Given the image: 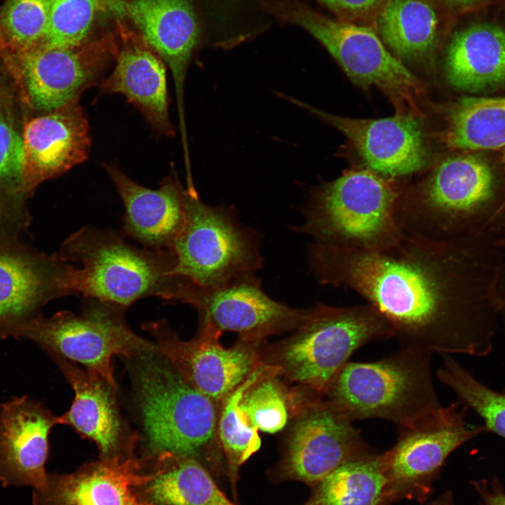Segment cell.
I'll list each match as a JSON object with an SVG mask.
<instances>
[{"instance_id":"1","label":"cell","mask_w":505,"mask_h":505,"mask_svg":"<svg viewBox=\"0 0 505 505\" xmlns=\"http://www.w3.org/2000/svg\"><path fill=\"white\" fill-rule=\"evenodd\" d=\"M499 236L489 231L434 241L402 231L375 250L313 244L309 264L319 283L365 299L400 348L482 357L492 349L499 318L505 250Z\"/></svg>"},{"instance_id":"2","label":"cell","mask_w":505,"mask_h":505,"mask_svg":"<svg viewBox=\"0 0 505 505\" xmlns=\"http://www.w3.org/2000/svg\"><path fill=\"white\" fill-rule=\"evenodd\" d=\"M505 181L483 156L468 152L446 159L412 190L400 189L394 217L404 233L447 241L478 233H501Z\"/></svg>"},{"instance_id":"3","label":"cell","mask_w":505,"mask_h":505,"mask_svg":"<svg viewBox=\"0 0 505 505\" xmlns=\"http://www.w3.org/2000/svg\"><path fill=\"white\" fill-rule=\"evenodd\" d=\"M74 267L76 295L124 307L156 297L194 305L198 288L176 274L172 250L137 247L123 233L85 226L69 236L58 252Z\"/></svg>"},{"instance_id":"4","label":"cell","mask_w":505,"mask_h":505,"mask_svg":"<svg viewBox=\"0 0 505 505\" xmlns=\"http://www.w3.org/2000/svg\"><path fill=\"white\" fill-rule=\"evenodd\" d=\"M430 354L400 348L374 362H347L323 397L351 421L380 419L410 426L438 411Z\"/></svg>"},{"instance_id":"5","label":"cell","mask_w":505,"mask_h":505,"mask_svg":"<svg viewBox=\"0 0 505 505\" xmlns=\"http://www.w3.org/2000/svg\"><path fill=\"white\" fill-rule=\"evenodd\" d=\"M400 188L369 169L346 171L314 191L295 230L314 244L375 250L401 234L394 217Z\"/></svg>"},{"instance_id":"6","label":"cell","mask_w":505,"mask_h":505,"mask_svg":"<svg viewBox=\"0 0 505 505\" xmlns=\"http://www.w3.org/2000/svg\"><path fill=\"white\" fill-rule=\"evenodd\" d=\"M390 337L388 323L368 303L351 307L318 303L292 335L274 347L267 364L278 368L288 382L323 396L356 351Z\"/></svg>"},{"instance_id":"7","label":"cell","mask_w":505,"mask_h":505,"mask_svg":"<svg viewBox=\"0 0 505 505\" xmlns=\"http://www.w3.org/2000/svg\"><path fill=\"white\" fill-rule=\"evenodd\" d=\"M136 358L137 395L149 450L196 458L217 438V403L189 384L158 349Z\"/></svg>"},{"instance_id":"8","label":"cell","mask_w":505,"mask_h":505,"mask_svg":"<svg viewBox=\"0 0 505 505\" xmlns=\"http://www.w3.org/2000/svg\"><path fill=\"white\" fill-rule=\"evenodd\" d=\"M184 204L185 223L172 249L177 274L214 290L262 267L260 236L240 222L234 208L207 205L187 189Z\"/></svg>"},{"instance_id":"9","label":"cell","mask_w":505,"mask_h":505,"mask_svg":"<svg viewBox=\"0 0 505 505\" xmlns=\"http://www.w3.org/2000/svg\"><path fill=\"white\" fill-rule=\"evenodd\" d=\"M276 7L281 16L318 40L353 83L365 90L377 88L397 114L420 118L424 84L387 50L371 27L329 18L292 0Z\"/></svg>"},{"instance_id":"10","label":"cell","mask_w":505,"mask_h":505,"mask_svg":"<svg viewBox=\"0 0 505 505\" xmlns=\"http://www.w3.org/2000/svg\"><path fill=\"white\" fill-rule=\"evenodd\" d=\"M82 311H59L50 317L35 316L15 328L10 336L36 342L53 357L79 363L101 375L117 389L112 360L132 359L156 350V344L135 334L124 318L126 307L84 297Z\"/></svg>"},{"instance_id":"11","label":"cell","mask_w":505,"mask_h":505,"mask_svg":"<svg viewBox=\"0 0 505 505\" xmlns=\"http://www.w3.org/2000/svg\"><path fill=\"white\" fill-rule=\"evenodd\" d=\"M467 408L457 401L406 427L398 428L391 449L379 454L389 504L400 499L424 502L447 458L485 431L466 422Z\"/></svg>"},{"instance_id":"12","label":"cell","mask_w":505,"mask_h":505,"mask_svg":"<svg viewBox=\"0 0 505 505\" xmlns=\"http://www.w3.org/2000/svg\"><path fill=\"white\" fill-rule=\"evenodd\" d=\"M154 337L159 352L194 388L216 403L222 401L264 362L257 352L259 344L240 339L224 347L221 332L200 325L197 337L181 339L166 321L144 325Z\"/></svg>"},{"instance_id":"13","label":"cell","mask_w":505,"mask_h":505,"mask_svg":"<svg viewBox=\"0 0 505 505\" xmlns=\"http://www.w3.org/2000/svg\"><path fill=\"white\" fill-rule=\"evenodd\" d=\"M294 417L280 466L283 477L315 486L343 462L372 450L353 422L324 397Z\"/></svg>"},{"instance_id":"14","label":"cell","mask_w":505,"mask_h":505,"mask_svg":"<svg viewBox=\"0 0 505 505\" xmlns=\"http://www.w3.org/2000/svg\"><path fill=\"white\" fill-rule=\"evenodd\" d=\"M194 308L200 325L222 332H234L243 341L259 344L265 337L294 331L309 314L311 307L297 309L276 302L249 275L214 290H201Z\"/></svg>"},{"instance_id":"15","label":"cell","mask_w":505,"mask_h":505,"mask_svg":"<svg viewBox=\"0 0 505 505\" xmlns=\"http://www.w3.org/2000/svg\"><path fill=\"white\" fill-rule=\"evenodd\" d=\"M285 97L339 130L354 144L368 169L387 180L417 173L427 163L428 152L419 117L396 114L377 119H352Z\"/></svg>"},{"instance_id":"16","label":"cell","mask_w":505,"mask_h":505,"mask_svg":"<svg viewBox=\"0 0 505 505\" xmlns=\"http://www.w3.org/2000/svg\"><path fill=\"white\" fill-rule=\"evenodd\" d=\"M74 266L58 253L0 248V339L49 301L75 295Z\"/></svg>"},{"instance_id":"17","label":"cell","mask_w":505,"mask_h":505,"mask_svg":"<svg viewBox=\"0 0 505 505\" xmlns=\"http://www.w3.org/2000/svg\"><path fill=\"white\" fill-rule=\"evenodd\" d=\"M89 132L78 101L29 121L22 136V191H30L83 162L90 152Z\"/></svg>"},{"instance_id":"18","label":"cell","mask_w":505,"mask_h":505,"mask_svg":"<svg viewBox=\"0 0 505 505\" xmlns=\"http://www.w3.org/2000/svg\"><path fill=\"white\" fill-rule=\"evenodd\" d=\"M131 456L100 457L68 474L48 473L33 505H153L139 494L151 478Z\"/></svg>"},{"instance_id":"19","label":"cell","mask_w":505,"mask_h":505,"mask_svg":"<svg viewBox=\"0 0 505 505\" xmlns=\"http://www.w3.org/2000/svg\"><path fill=\"white\" fill-rule=\"evenodd\" d=\"M58 424L59 417L27 396L1 406L0 482L4 487L36 489L46 483L48 434Z\"/></svg>"},{"instance_id":"20","label":"cell","mask_w":505,"mask_h":505,"mask_svg":"<svg viewBox=\"0 0 505 505\" xmlns=\"http://www.w3.org/2000/svg\"><path fill=\"white\" fill-rule=\"evenodd\" d=\"M54 358L74 391L70 408L59 417L60 424L71 426L93 441L100 457L130 456L137 437L128 433L119 413L117 389L93 370H83L60 357Z\"/></svg>"},{"instance_id":"21","label":"cell","mask_w":505,"mask_h":505,"mask_svg":"<svg viewBox=\"0 0 505 505\" xmlns=\"http://www.w3.org/2000/svg\"><path fill=\"white\" fill-rule=\"evenodd\" d=\"M104 167L124 206L123 234L142 247L172 250L186 220L185 189L178 180L167 177L159 189H151L115 166Z\"/></svg>"},{"instance_id":"22","label":"cell","mask_w":505,"mask_h":505,"mask_svg":"<svg viewBox=\"0 0 505 505\" xmlns=\"http://www.w3.org/2000/svg\"><path fill=\"white\" fill-rule=\"evenodd\" d=\"M127 14L144 41L166 62L175 82L182 136L187 135L184 88L186 74L199 36V28L188 0H131Z\"/></svg>"},{"instance_id":"23","label":"cell","mask_w":505,"mask_h":505,"mask_svg":"<svg viewBox=\"0 0 505 505\" xmlns=\"http://www.w3.org/2000/svg\"><path fill=\"white\" fill-rule=\"evenodd\" d=\"M40 45L20 50L29 97L38 109L51 112L77 102L100 74L102 55L93 50Z\"/></svg>"},{"instance_id":"24","label":"cell","mask_w":505,"mask_h":505,"mask_svg":"<svg viewBox=\"0 0 505 505\" xmlns=\"http://www.w3.org/2000/svg\"><path fill=\"white\" fill-rule=\"evenodd\" d=\"M105 93L123 95L158 132L174 134L169 112L165 65L147 46L128 40L119 52L112 73L100 83Z\"/></svg>"},{"instance_id":"25","label":"cell","mask_w":505,"mask_h":505,"mask_svg":"<svg viewBox=\"0 0 505 505\" xmlns=\"http://www.w3.org/2000/svg\"><path fill=\"white\" fill-rule=\"evenodd\" d=\"M445 69L449 83L463 91L505 87V29L476 23L455 32L447 50Z\"/></svg>"},{"instance_id":"26","label":"cell","mask_w":505,"mask_h":505,"mask_svg":"<svg viewBox=\"0 0 505 505\" xmlns=\"http://www.w3.org/2000/svg\"><path fill=\"white\" fill-rule=\"evenodd\" d=\"M140 489L153 505H235L191 456L157 454L151 478Z\"/></svg>"},{"instance_id":"27","label":"cell","mask_w":505,"mask_h":505,"mask_svg":"<svg viewBox=\"0 0 505 505\" xmlns=\"http://www.w3.org/2000/svg\"><path fill=\"white\" fill-rule=\"evenodd\" d=\"M382 42L399 60H420L435 52L439 36L436 11L424 0H387L375 18Z\"/></svg>"},{"instance_id":"28","label":"cell","mask_w":505,"mask_h":505,"mask_svg":"<svg viewBox=\"0 0 505 505\" xmlns=\"http://www.w3.org/2000/svg\"><path fill=\"white\" fill-rule=\"evenodd\" d=\"M315 486L305 505H389L379 454L372 450L343 462Z\"/></svg>"},{"instance_id":"29","label":"cell","mask_w":505,"mask_h":505,"mask_svg":"<svg viewBox=\"0 0 505 505\" xmlns=\"http://www.w3.org/2000/svg\"><path fill=\"white\" fill-rule=\"evenodd\" d=\"M445 142L464 152L505 148V97H465L451 106Z\"/></svg>"},{"instance_id":"30","label":"cell","mask_w":505,"mask_h":505,"mask_svg":"<svg viewBox=\"0 0 505 505\" xmlns=\"http://www.w3.org/2000/svg\"><path fill=\"white\" fill-rule=\"evenodd\" d=\"M279 370L268 365L245 389L239 407L250 424L257 430L268 433L281 431L316 395L300 387L299 392L290 391L279 379ZM298 391V389H297Z\"/></svg>"},{"instance_id":"31","label":"cell","mask_w":505,"mask_h":505,"mask_svg":"<svg viewBox=\"0 0 505 505\" xmlns=\"http://www.w3.org/2000/svg\"><path fill=\"white\" fill-rule=\"evenodd\" d=\"M441 358L436 370L439 381L455 393L457 401L483 419L485 431L505 438V393L480 382L451 355Z\"/></svg>"},{"instance_id":"32","label":"cell","mask_w":505,"mask_h":505,"mask_svg":"<svg viewBox=\"0 0 505 505\" xmlns=\"http://www.w3.org/2000/svg\"><path fill=\"white\" fill-rule=\"evenodd\" d=\"M260 365L241 384L221 403L218 417L217 436L227 459L229 478L234 485L241 466L261 446L258 430L248 422L239 407L243 391L266 368Z\"/></svg>"},{"instance_id":"33","label":"cell","mask_w":505,"mask_h":505,"mask_svg":"<svg viewBox=\"0 0 505 505\" xmlns=\"http://www.w3.org/2000/svg\"><path fill=\"white\" fill-rule=\"evenodd\" d=\"M48 29L41 45L50 47L80 46L90 29L96 0H47Z\"/></svg>"},{"instance_id":"34","label":"cell","mask_w":505,"mask_h":505,"mask_svg":"<svg viewBox=\"0 0 505 505\" xmlns=\"http://www.w3.org/2000/svg\"><path fill=\"white\" fill-rule=\"evenodd\" d=\"M1 22L20 50L39 46L48 29L47 0H9L2 11Z\"/></svg>"},{"instance_id":"35","label":"cell","mask_w":505,"mask_h":505,"mask_svg":"<svg viewBox=\"0 0 505 505\" xmlns=\"http://www.w3.org/2000/svg\"><path fill=\"white\" fill-rule=\"evenodd\" d=\"M22 138L19 135L11 107L0 94V189L17 184L21 189Z\"/></svg>"},{"instance_id":"36","label":"cell","mask_w":505,"mask_h":505,"mask_svg":"<svg viewBox=\"0 0 505 505\" xmlns=\"http://www.w3.org/2000/svg\"><path fill=\"white\" fill-rule=\"evenodd\" d=\"M330 10L348 22L376 18L387 0H319Z\"/></svg>"},{"instance_id":"37","label":"cell","mask_w":505,"mask_h":505,"mask_svg":"<svg viewBox=\"0 0 505 505\" xmlns=\"http://www.w3.org/2000/svg\"><path fill=\"white\" fill-rule=\"evenodd\" d=\"M471 484L479 496L481 505H505V490L498 478L471 480Z\"/></svg>"},{"instance_id":"38","label":"cell","mask_w":505,"mask_h":505,"mask_svg":"<svg viewBox=\"0 0 505 505\" xmlns=\"http://www.w3.org/2000/svg\"><path fill=\"white\" fill-rule=\"evenodd\" d=\"M98 8L117 17L127 15V2L124 0H96Z\"/></svg>"},{"instance_id":"39","label":"cell","mask_w":505,"mask_h":505,"mask_svg":"<svg viewBox=\"0 0 505 505\" xmlns=\"http://www.w3.org/2000/svg\"><path fill=\"white\" fill-rule=\"evenodd\" d=\"M498 293L500 302L499 317L502 318L505 328V257L500 273Z\"/></svg>"},{"instance_id":"40","label":"cell","mask_w":505,"mask_h":505,"mask_svg":"<svg viewBox=\"0 0 505 505\" xmlns=\"http://www.w3.org/2000/svg\"><path fill=\"white\" fill-rule=\"evenodd\" d=\"M429 505H456L452 494L450 491H447L441 494L438 498L433 501Z\"/></svg>"},{"instance_id":"41","label":"cell","mask_w":505,"mask_h":505,"mask_svg":"<svg viewBox=\"0 0 505 505\" xmlns=\"http://www.w3.org/2000/svg\"><path fill=\"white\" fill-rule=\"evenodd\" d=\"M443 1L455 6L465 7L473 5L481 0H442Z\"/></svg>"},{"instance_id":"42","label":"cell","mask_w":505,"mask_h":505,"mask_svg":"<svg viewBox=\"0 0 505 505\" xmlns=\"http://www.w3.org/2000/svg\"><path fill=\"white\" fill-rule=\"evenodd\" d=\"M497 243L498 245L505 250V227L499 236Z\"/></svg>"},{"instance_id":"43","label":"cell","mask_w":505,"mask_h":505,"mask_svg":"<svg viewBox=\"0 0 505 505\" xmlns=\"http://www.w3.org/2000/svg\"><path fill=\"white\" fill-rule=\"evenodd\" d=\"M504 153L502 156V165H503V170H504V176L505 177V148L504 149ZM502 212L505 215V202L503 206Z\"/></svg>"}]
</instances>
